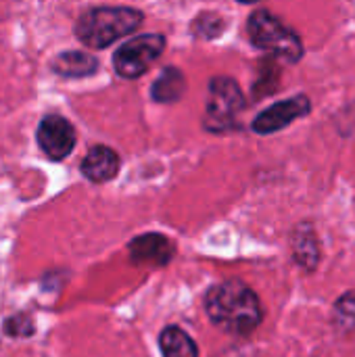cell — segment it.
Returning <instances> with one entry per match:
<instances>
[{"label": "cell", "instance_id": "7a4b0ae2", "mask_svg": "<svg viewBox=\"0 0 355 357\" xmlns=\"http://www.w3.org/2000/svg\"><path fill=\"white\" fill-rule=\"evenodd\" d=\"M142 23V13L130 6H98L84 13L75 23L77 38L88 48H107Z\"/></svg>", "mask_w": 355, "mask_h": 357}, {"label": "cell", "instance_id": "6da1fadb", "mask_svg": "<svg viewBox=\"0 0 355 357\" xmlns=\"http://www.w3.org/2000/svg\"><path fill=\"white\" fill-rule=\"evenodd\" d=\"M205 312L216 326L236 337H249L264 320L257 293L241 280L211 287L205 295Z\"/></svg>", "mask_w": 355, "mask_h": 357}, {"label": "cell", "instance_id": "52a82bcc", "mask_svg": "<svg viewBox=\"0 0 355 357\" xmlns=\"http://www.w3.org/2000/svg\"><path fill=\"white\" fill-rule=\"evenodd\" d=\"M38 144L46 153V157L61 161L75 146V130L61 115H48L38 126Z\"/></svg>", "mask_w": 355, "mask_h": 357}, {"label": "cell", "instance_id": "3957f363", "mask_svg": "<svg viewBox=\"0 0 355 357\" xmlns=\"http://www.w3.org/2000/svg\"><path fill=\"white\" fill-rule=\"evenodd\" d=\"M247 31L257 48L278 56L280 61L297 63L303 56V42L297 31L285 25L270 10H255L249 17Z\"/></svg>", "mask_w": 355, "mask_h": 357}, {"label": "cell", "instance_id": "9a60e30c", "mask_svg": "<svg viewBox=\"0 0 355 357\" xmlns=\"http://www.w3.org/2000/svg\"><path fill=\"white\" fill-rule=\"evenodd\" d=\"M4 333L8 337H19V339L31 337L33 335V322L29 320L27 314H17L4 322Z\"/></svg>", "mask_w": 355, "mask_h": 357}, {"label": "cell", "instance_id": "4fadbf2b", "mask_svg": "<svg viewBox=\"0 0 355 357\" xmlns=\"http://www.w3.org/2000/svg\"><path fill=\"white\" fill-rule=\"evenodd\" d=\"M159 349L163 357H199V347L190 335L178 326H165L159 335Z\"/></svg>", "mask_w": 355, "mask_h": 357}, {"label": "cell", "instance_id": "8992f818", "mask_svg": "<svg viewBox=\"0 0 355 357\" xmlns=\"http://www.w3.org/2000/svg\"><path fill=\"white\" fill-rule=\"evenodd\" d=\"M312 111V102L308 96L299 94V96H293V98H287V100H280L272 107H268L266 111H262L255 121H253V132L262 134V136H268V134H274L278 130H285L287 126H291L295 119L299 117H305L308 113Z\"/></svg>", "mask_w": 355, "mask_h": 357}, {"label": "cell", "instance_id": "9c48e42d", "mask_svg": "<svg viewBox=\"0 0 355 357\" xmlns=\"http://www.w3.org/2000/svg\"><path fill=\"white\" fill-rule=\"evenodd\" d=\"M119 172V157L109 146H94L82 161V174L90 182H109Z\"/></svg>", "mask_w": 355, "mask_h": 357}, {"label": "cell", "instance_id": "277c9868", "mask_svg": "<svg viewBox=\"0 0 355 357\" xmlns=\"http://www.w3.org/2000/svg\"><path fill=\"white\" fill-rule=\"evenodd\" d=\"M245 109V96L239 84L230 77H213L205 107V128L209 132H226L236 126L239 113Z\"/></svg>", "mask_w": 355, "mask_h": 357}, {"label": "cell", "instance_id": "5b68a950", "mask_svg": "<svg viewBox=\"0 0 355 357\" xmlns=\"http://www.w3.org/2000/svg\"><path fill=\"white\" fill-rule=\"evenodd\" d=\"M165 38L161 33H142L119 46L113 54V67L121 77L134 79L146 73V69L161 56Z\"/></svg>", "mask_w": 355, "mask_h": 357}, {"label": "cell", "instance_id": "2e32d148", "mask_svg": "<svg viewBox=\"0 0 355 357\" xmlns=\"http://www.w3.org/2000/svg\"><path fill=\"white\" fill-rule=\"evenodd\" d=\"M239 2H243V4H253V2H257V0H239Z\"/></svg>", "mask_w": 355, "mask_h": 357}, {"label": "cell", "instance_id": "7c38bea8", "mask_svg": "<svg viewBox=\"0 0 355 357\" xmlns=\"http://www.w3.org/2000/svg\"><path fill=\"white\" fill-rule=\"evenodd\" d=\"M186 92V77L178 67H167L151 88V96L157 102H176Z\"/></svg>", "mask_w": 355, "mask_h": 357}, {"label": "cell", "instance_id": "8fae6325", "mask_svg": "<svg viewBox=\"0 0 355 357\" xmlns=\"http://www.w3.org/2000/svg\"><path fill=\"white\" fill-rule=\"evenodd\" d=\"M52 69L65 77H84L98 69V61L88 52L67 50L52 59Z\"/></svg>", "mask_w": 355, "mask_h": 357}, {"label": "cell", "instance_id": "30bf717a", "mask_svg": "<svg viewBox=\"0 0 355 357\" xmlns=\"http://www.w3.org/2000/svg\"><path fill=\"white\" fill-rule=\"evenodd\" d=\"M293 255L303 270H314L320 259V247L316 232L310 224H301L293 232Z\"/></svg>", "mask_w": 355, "mask_h": 357}, {"label": "cell", "instance_id": "ba28073f", "mask_svg": "<svg viewBox=\"0 0 355 357\" xmlns=\"http://www.w3.org/2000/svg\"><path fill=\"white\" fill-rule=\"evenodd\" d=\"M176 253V247L163 234H142L130 243V257L140 266H167Z\"/></svg>", "mask_w": 355, "mask_h": 357}, {"label": "cell", "instance_id": "5bb4252c", "mask_svg": "<svg viewBox=\"0 0 355 357\" xmlns=\"http://www.w3.org/2000/svg\"><path fill=\"white\" fill-rule=\"evenodd\" d=\"M335 324L345 331V333H354L355 331V293L343 295L337 305H335Z\"/></svg>", "mask_w": 355, "mask_h": 357}]
</instances>
